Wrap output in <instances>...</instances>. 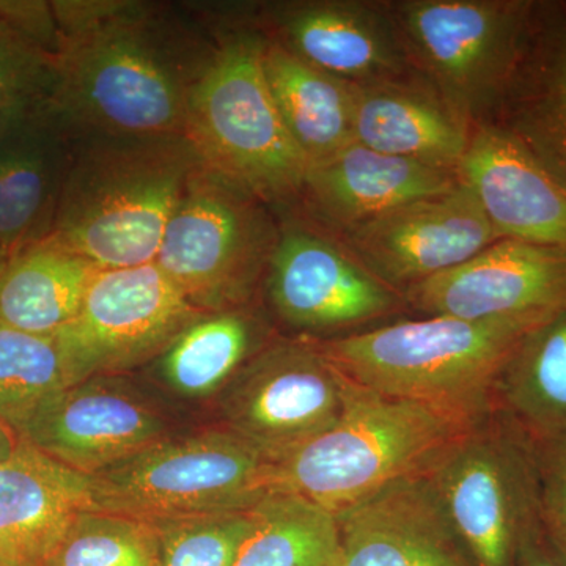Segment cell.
I'll return each instance as SVG.
<instances>
[{"instance_id": "cell-1", "label": "cell", "mask_w": 566, "mask_h": 566, "mask_svg": "<svg viewBox=\"0 0 566 566\" xmlns=\"http://www.w3.org/2000/svg\"><path fill=\"white\" fill-rule=\"evenodd\" d=\"M61 50L51 109L74 136H185L218 39L147 2L55 0Z\"/></svg>"}, {"instance_id": "cell-2", "label": "cell", "mask_w": 566, "mask_h": 566, "mask_svg": "<svg viewBox=\"0 0 566 566\" xmlns=\"http://www.w3.org/2000/svg\"><path fill=\"white\" fill-rule=\"evenodd\" d=\"M203 167L186 136H74L48 240L102 270L155 262L175 210Z\"/></svg>"}, {"instance_id": "cell-3", "label": "cell", "mask_w": 566, "mask_h": 566, "mask_svg": "<svg viewBox=\"0 0 566 566\" xmlns=\"http://www.w3.org/2000/svg\"><path fill=\"white\" fill-rule=\"evenodd\" d=\"M554 316H424L316 344L354 385L479 422L495 411V386L506 360Z\"/></svg>"}, {"instance_id": "cell-4", "label": "cell", "mask_w": 566, "mask_h": 566, "mask_svg": "<svg viewBox=\"0 0 566 566\" xmlns=\"http://www.w3.org/2000/svg\"><path fill=\"white\" fill-rule=\"evenodd\" d=\"M479 422L385 397L348 379L340 419L270 461L266 491L296 495L337 515L398 480L423 475L458 436Z\"/></svg>"}, {"instance_id": "cell-5", "label": "cell", "mask_w": 566, "mask_h": 566, "mask_svg": "<svg viewBox=\"0 0 566 566\" xmlns=\"http://www.w3.org/2000/svg\"><path fill=\"white\" fill-rule=\"evenodd\" d=\"M214 57L192 93L186 139L207 169L264 203L303 200L307 158L290 136L263 70L264 35L252 21L216 33Z\"/></svg>"}, {"instance_id": "cell-6", "label": "cell", "mask_w": 566, "mask_h": 566, "mask_svg": "<svg viewBox=\"0 0 566 566\" xmlns=\"http://www.w3.org/2000/svg\"><path fill=\"white\" fill-rule=\"evenodd\" d=\"M534 0L385 2L416 73L472 128L491 117L520 61Z\"/></svg>"}, {"instance_id": "cell-7", "label": "cell", "mask_w": 566, "mask_h": 566, "mask_svg": "<svg viewBox=\"0 0 566 566\" xmlns=\"http://www.w3.org/2000/svg\"><path fill=\"white\" fill-rule=\"evenodd\" d=\"M279 234L270 205L203 167L175 210L155 262L200 312L230 311L266 275Z\"/></svg>"}, {"instance_id": "cell-8", "label": "cell", "mask_w": 566, "mask_h": 566, "mask_svg": "<svg viewBox=\"0 0 566 566\" xmlns=\"http://www.w3.org/2000/svg\"><path fill=\"white\" fill-rule=\"evenodd\" d=\"M268 464L229 428L166 438L91 475L93 505L147 523L248 509L268 493Z\"/></svg>"}, {"instance_id": "cell-9", "label": "cell", "mask_w": 566, "mask_h": 566, "mask_svg": "<svg viewBox=\"0 0 566 566\" xmlns=\"http://www.w3.org/2000/svg\"><path fill=\"white\" fill-rule=\"evenodd\" d=\"M479 566H517L539 524L535 447L495 409L458 436L423 474Z\"/></svg>"}, {"instance_id": "cell-10", "label": "cell", "mask_w": 566, "mask_h": 566, "mask_svg": "<svg viewBox=\"0 0 566 566\" xmlns=\"http://www.w3.org/2000/svg\"><path fill=\"white\" fill-rule=\"evenodd\" d=\"M200 315L151 262L99 271L80 314L54 337L82 382L161 356Z\"/></svg>"}, {"instance_id": "cell-11", "label": "cell", "mask_w": 566, "mask_h": 566, "mask_svg": "<svg viewBox=\"0 0 566 566\" xmlns=\"http://www.w3.org/2000/svg\"><path fill=\"white\" fill-rule=\"evenodd\" d=\"M348 378L316 342L264 346L234 376L227 428L273 461L329 430L345 408Z\"/></svg>"}, {"instance_id": "cell-12", "label": "cell", "mask_w": 566, "mask_h": 566, "mask_svg": "<svg viewBox=\"0 0 566 566\" xmlns=\"http://www.w3.org/2000/svg\"><path fill=\"white\" fill-rule=\"evenodd\" d=\"M275 314L308 333H342L408 307L340 241L303 222H283L266 271Z\"/></svg>"}, {"instance_id": "cell-13", "label": "cell", "mask_w": 566, "mask_h": 566, "mask_svg": "<svg viewBox=\"0 0 566 566\" xmlns=\"http://www.w3.org/2000/svg\"><path fill=\"white\" fill-rule=\"evenodd\" d=\"M338 233L357 262L401 294L501 240L463 180Z\"/></svg>"}, {"instance_id": "cell-14", "label": "cell", "mask_w": 566, "mask_h": 566, "mask_svg": "<svg viewBox=\"0 0 566 566\" xmlns=\"http://www.w3.org/2000/svg\"><path fill=\"white\" fill-rule=\"evenodd\" d=\"M252 22L301 61L348 84L422 80L385 2H279L263 7Z\"/></svg>"}, {"instance_id": "cell-15", "label": "cell", "mask_w": 566, "mask_h": 566, "mask_svg": "<svg viewBox=\"0 0 566 566\" xmlns=\"http://www.w3.org/2000/svg\"><path fill=\"white\" fill-rule=\"evenodd\" d=\"M403 296L409 308L424 316L566 314V253L502 238L460 266L411 286Z\"/></svg>"}, {"instance_id": "cell-16", "label": "cell", "mask_w": 566, "mask_h": 566, "mask_svg": "<svg viewBox=\"0 0 566 566\" xmlns=\"http://www.w3.org/2000/svg\"><path fill=\"white\" fill-rule=\"evenodd\" d=\"M167 424L139 395L106 379H85L41 406L18 439L93 475L166 439Z\"/></svg>"}, {"instance_id": "cell-17", "label": "cell", "mask_w": 566, "mask_h": 566, "mask_svg": "<svg viewBox=\"0 0 566 566\" xmlns=\"http://www.w3.org/2000/svg\"><path fill=\"white\" fill-rule=\"evenodd\" d=\"M334 516L338 566H479L424 475L398 480Z\"/></svg>"}, {"instance_id": "cell-18", "label": "cell", "mask_w": 566, "mask_h": 566, "mask_svg": "<svg viewBox=\"0 0 566 566\" xmlns=\"http://www.w3.org/2000/svg\"><path fill=\"white\" fill-rule=\"evenodd\" d=\"M483 125L515 140L566 191V2H535L520 61Z\"/></svg>"}, {"instance_id": "cell-19", "label": "cell", "mask_w": 566, "mask_h": 566, "mask_svg": "<svg viewBox=\"0 0 566 566\" xmlns=\"http://www.w3.org/2000/svg\"><path fill=\"white\" fill-rule=\"evenodd\" d=\"M73 147L50 104L0 128V249L9 260L50 237Z\"/></svg>"}, {"instance_id": "cell-20", "label": "cell", "mask_w": 566, "mask_h": 566, "mask_svg": "<svg viewBox=\"0 0 566 566\" xmlns=\"http://www.w3.org/2000/svg\"><path fill=\"white\" fill-rule=\"evenodd\" d=\"M87 510H95L91 475L18 442L0 461V566H48Z\"/></svg>"}, {"instance_id": "cell-21", "label": "cell", "mask_w": 566, "mask_h": 566, "mask_svg": "<svg viewBox=\"0 0 566 566\" xmlns=\"http://www.w3.org/2000/svg\"><path fill=\"white\" fill-rule=\"evenodd\" d=\"M458 172L501 240L566 253V191L506 134L491 125L475 126Z\"/></svg>"}, {"instance_id": "cell-22", "label": "cell", "mask_w": 566, "mask_h": 566, "mask_svg": "<svg viewBox=\"0 0 566 566\" xmlns=\"http://www.w3.org/2000/svg\"><path fill=\"white\" fill-rule=\"evenodd\" d=\"M460 172L370 150L352 142L308 167L303 200L334 232L412 200L455 188Z\"/></svg>"}, {"instance_id": "cell-23", "label": "cell", "mask_w": 566, "mask_h": 566, "mask_svg": "<svg viewBox=\"0 0 566 566\" xmlns=\"http://www.w3.org/2000/svg\"><path fill=\"white\" fill-rule=\"evenodd\" d=\"M349 85L354 142L385 155L460 170L474 128L427 82Z\"/></svg>"}, {"instance_id": "cell-24", "label": "cell", "mask_w": 566, "mask_h": 566, "mask_svg": "<svg viewBox=\"0 0 566 566\" xmlns=\"http://www.w3.org/2000/svg\"><path fill=\"white\" fill-rule=\"evenodd\" d=\"M99 271L91 260L48 238L28 245L11 256L0 274V322L54 337L80 314Z\"/></svg>"}, {"instance_id": "cell-25", "label": "cell", "mask_w": 566, "mask_h": 566, "mask_svg": "<svg viewBox=\"0 0 566 566\" xmlns=\"http://www.w3.org/2000/svg\"><path fill=\"white\" fill-rule=\"evenodd\" d=\"M263 70L290 136L308 164L352 144V85L314 69L264 36Z\"/></svg>"}, {"instance_id": "cell-26", "label": "cell", "mask_w": 566, "mask_h": 566, "mask_svg": "<svg viewBox=\"0 0 566 566\" xmlns=\"http://www.w3.org/2000/svg\"><path fill=\"white\" fill-rule=\"evenodd\" d=\"M495 409L534 444L566 436V314L523 338L495 386Z\"/></svg>"}, {"instance_id": "cell-27", "label": "cell", "mask_w": 566, "mask_h": 566, "mask_svg": "<svg viewBox=\"0 0 566 566\" xmlns=\"http://www.w3.org/2000/svg\"><path fill=\"white\" fill-rule=\"evenodd\" d=\"M264 337V324L241 307L200 315L161 354L164 381L186 397L216 392L262 352Z\"/></svg>"}, {"instance_id": "cell-28", "label": "cell", "mask_w": 566, "mask_h": 566, "mask_svg": "<svg viewBox=\"0 0 566 566\" xmlns=\"http://www.w3.org/2000/svg\"><path fill=\"white\" fill-rule=\"evenodd\" d=\"M333 513L296 495L266 493L251 506V531L233 566H338Z\"/></svg>"}, {"instance_id": "cell-29", "label": "cell", "mask_w": 566, "mask_h": 566, "mask_svg": "<svg viewBox=\"0 0 566 566\" xmlns=\"http://www.w3.org/2000/svg\"><path fill=\"white\" fill-rule=\"evenodd\" d=\"M74 385L57 338L0 322V420L17 438L41 406Z\"/></svg>"}, {"instance_id": "cell-30", "label": "cell", "mask_w": 566, "mask_h": 566, "mask_svg": "<svg viewBox=\"0 0 566 566\" xmlns=\"http://www.w3.org/2000/svg\"><path fill=\"white\" fill-rule=\"evenodd\" d=\"M48 566H158L155 524L87 510L71 524Z\"/></svg>"}, {"instance_id": "cell-31", "label": "cell", "mask_w": 566, "mask_h": 566, "mask_svg": "<svg viewBox=\"0 0 566 566\" xmlns=\"http://www.w3.org/2000/svg\"><path fill=\"white\" fill-rule=\"evenodd\" d=\"M251 506L151 523L158 566H233L251 531Z\"/></svg>"}, {"instance_id": "cell-32", "label": "cell", "mask_w": 566, "mask_h": 566, "mask_svg": "<svg viewBox=\"0 0 566 566\" xmlns=\"http://www.w3.org/2000/svg\"><path fill=\"white\" fill-rule=\"evenodd\" d=\"M57 61L0 21V109L29 111L50 104Z\"/></svg>"}, {"instance_id": "cell-33", "label": "cell", "mask_w": 566, "mask_h": 566, "mask_svg": "<svg viewBox=\"0 0 566 566\" xmlns=\"http://www.w3.org/2000/svg\"><path fill=\"white\" fill-rule=\"evenodd\" d=\"M534 447L539 521L547 542L566 566V436Z\"/></svg>"}, {"instance_id": "cell-34", "label": "cell", "mask_w": 566, "mask_h": 566, "mask_svg": "<svg viewBox=\"0 0 566 566\" xmlns=\"http://www.w3.org/2000/svg\"><path fill=\"white\" fill-rule=\"evenodd\" d=\"M517 566H565L547 542L542 521L524 538L517 556Z\"/></svg>"}, {"instance_id": "cell-35", "label": "cell", "mask_w": 566, "mask_h": 566, "mask_svg": "<svg viewBox=\"0 0 566 566\" xmlns=\"http://www.w3.org/2000/svg\"><path fill=\"white\" fill-rule=\"evenodd\" d=\"M18 442H20V439L17 438V434L0 420V461L6 460L7 457L13 453Z\"/></svg>"}, {"instance_id": "cell-36", "label": "cell", "mask_w": 566, "mask_h": 566, "mask_svg": "<svg viewBox=\"0 0 566 566\" xmlns=\"http://www.w3.org/2000/svg\"><path fill=\"white\" fill-rule=\"evenodd\" d=\"M36 109V107H35ZM32 111V109H29ZM24 112L28 111H3L0 109V128H2L3 125H7L10 120H13L14 117H18V115L24 114Z\"/></svg>"}, {"instance_id": "cell-37", "label": "cell", "mask_w": 566, "mask_h": 566, "mask_svg": "<svg viewBox=\"0 0 566 566\" xmlns=\"http://www.w3.org/2000/svg\"><path fill=\"white\" fill-rule=\"evenodd\" d=\"M7 263H9V256H7V253L0 249V274H2L3 268H6Z\"/></svg>"}]
</instances>
